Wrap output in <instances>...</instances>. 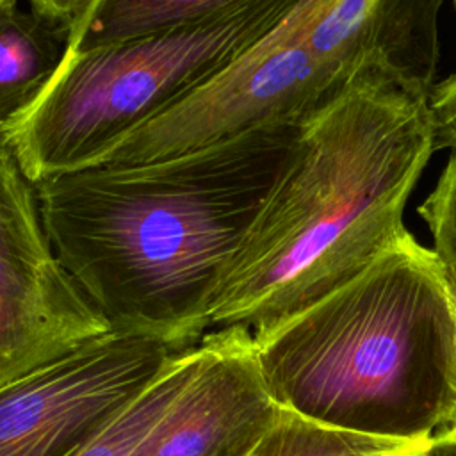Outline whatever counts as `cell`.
Returning <instances> with one entry per match:
<instances>
[{"instance_id":"1","label":"cell","mask_w":456,"mask_h":456,"mask_svg":"<svg viewBox=\"0 0 456 456\" xmlns=\"http://www.w3.org/2000/svg\"><path fill=\"white\" fill-rule=\"evenodd\" d=\"M301 125L34 183L50 244L112 333L185 349Z\"/></svg>"},{"instance_id":"2","label":"cell","mask_w":456,"mask_h":456,"mask_svg":"<svg viewBox=\"0 0 456 456\" xmlns=\"http://www.w3.org/2000/svg\"><path fill=\"white\" fill-rule=\"evenodd\" d=\"M433 151L428 98L383 71L358 77L301 123L219 280L207 333L239 330L255 342L395 249Z\"/></svg>"},{"instance_id":"3","label":"cell","mask_w":456,"mask_h":456,"mask_svg":"<svg viewBox=\"0 0 456 456\" xmlns=\"http://www.w3.org/2000/svg\"><path fill=\"white\" fill-rule=\"evenodd\" d=\"M253 347L274 403L312 422L406 442L456 428L454 294L411 233Z\"/></svg>"},{"instance_id":"4","label":"cell","mask_w":456,"mask_h":456,"mask_svg":"<svg viewBox=\"0 0 456 456\" xmlns=\"http://www.w3.org/2000/svg\"><path fill=\"white\" fill-rule=\"evenodd\" d=\"M299 0H248L192 23L64 55L37 98L2 125L25 176L87 167L264 39Z\"/></svg>"},{"instance_id":"5","label":"cell","mask_w":456,"mask_h":456,"mask_svg":"<svg viewBox=\"0 0 456 456\" xmlns=\"http://www.w3.org/2000/svg\"><path fill=\"white\" fill-rule=\"evenodd\" d=\"M354 80L342 75L308 39L299 0L244 55L119 137L91 166L146 164L251 130L301 125Z\"/></svg>"},{"instance_id":"6","label":"cell","mask_w":456,"mask_h":456,"mask_svg":"<svg viewBox=\"0 0 456 456\" xmlns=\"http://www.w3.org/2000/svg\"><path fill=\"white\" fill-rule=\"evenodd\" d=\"M109 333L57 258L0 125V388Z\"/></svg>"},{"instance_id":"7","label":"cell","mask_w":456,"mask_h":456,"mask_svg":"<svg viewBox=\"0 0 456 456\" xmlns=\"http://www.w3.org/2000/svg\"><path fill=\"white\" fill-rule=\"evenodd\" d=\"M180 351L109 333L0 388V456H71Z\"/></svg>"},{"instance_id":"8","label":"cell","mask_w":456,"mask_h":456,"mask_svg":"<svg viewBox=\"0 0 456 456\" xmlns=\"http://www.w3.org/2000/svg\"><path fill=\"white\" fill-rule=\"evenodd\" d=\"M207 335L212 347L200 370L134 456H240L276 419L249 335Z\"/></svg>"},{"instance_id":"9","label":"cell","mask_w":456,"mask_h":456,"mask_svg":"<svg viewBox=\"0 0 456 456\" xmlns=\"http://www.w3.org/2000/svg\"><path fill=\"white\" fill-rule=\"evenodd\" d=\"M66 36L20 0L0 7V125L25 110L57 71Z\"/></svg>"},{"instance_id":"10","label":"cell","mask_w":456,"mask_h":456,"mask_svg":"<svg viewBox=\"0 0 456 456\" xmlns=\"http://www.w3.org/2000/svg\"><path fill=\"white\" fill-rule=\"evenodd\" d=\"M248 0H93L66 37L64 55L198 21Z\"/></svg>"},{"instance_id":"11","label":"cell","mask_w":456,"mask_h":456,"mask_svg":"<svg viewBox=\"0 0 456 456\" xmlns=\"http://www.w3.org/2000/svg\"><path fill=\"white\" fill-rule=\"evenodd\" d=\"M210 347L212 338L205 335L200 344L176 351L166 369L110 424L71 456H134L189 387Z\"/></svg>"},{"instance_id":"12","label":"cell","mask_w":456,"mask_h":456,"mask_svg":"<svg viewBox=\"0 0 456 456\" xmlns=\"http://www.w3.org/2000/svg\"><path fill=\"white\" fill-rule=\"evenodd\" d=\"M426 445L328 428L280 406L273 424L240 456H424Z\"/></svg>"},{"instance_id":"13","label":"cell","mask_w":456,"mask_h":456,"mask_svg":"<svg viewBox=\"0 0 456 456\" xmlns=\"http://www.w3.org/2000/svg\"><path fill=\"white\" fill-rule=\"evenodd\" d=\"M417 212L428 224L433 235V251L456 290V150Z\"/></svg>"},{"instance_id":"14","label":"cell","mask_w":456,"mask_h":456,"mask_svg":"<svg viewBox=\"0 0 456 456\" xmlns=\"http://www.w3.org/2000/svg\"><path fill=\"white\" fill-rule=\"evenodd\" d=\"M428 107L433 125V148L456 150V71L433 86Z\"/></svg>"},{"instance_id":"15","label":"cell","mask_w":456,"mask_h":456,"mask_svg":"<svg viewBox=\"0 0 456 456\" xmlns=\"http://www.w3.org/2000/svg\"><path fill=\"white\" fill-rule=\"evenodd\" d=\"M27 9L68 37L93 0H25Z\"/></svg>"},{"instance_id":"16","label":"cell","mask_w":456,"mask_h":456,"mask_svg":"<svg viewBox=\"0 0 456 456\" xmlns=\"http://www.w3.org/2000/svg\"><path fill=\"white\" fill-rule=\"evenodd\" d=\"M424 456H456V428L431 438L426 445Z\"/></svg>"},{"instance_id":"17","label":"cell","mask_w":456,"mask_h":456,"mask_svg":"<svg viewBox=\"0 0 456 456\" xmlns=\"http://www.w3.org/2000/svg\"><path fill=\"white\" fill-rule=\"evenodd\" d=\"M7 2H11V0H0V7H4Z\"/></svg>"},{"instance_id":"18","label":"cell","mask_w":456,"mask_h":456,"mask_svg":"<svg viewBox=\"0 0 456 456\" xmlns=\"http://www.w3.org/2000/svg\"><path fill=\"white\" fill-rule=\"evenodd\" d=\"M452 294H454V303H456V290L452 289Z\"/></svg>"},{"instance_id":"19","label":"cell","mask_w":456,"mask_h":456,"mask_svg":"<svg viewBox=\"0 0 456 456\" xmlns=\"http://www.w3.org/2000/svg\"><path fill=\"white\" fill-rule=\"evenodd\" d=\"M452 5H454V9H456V0H452Z\"/></svg>"}]
</instances>
